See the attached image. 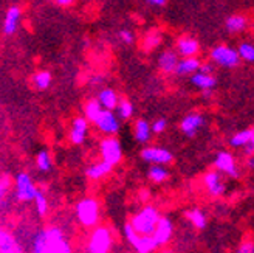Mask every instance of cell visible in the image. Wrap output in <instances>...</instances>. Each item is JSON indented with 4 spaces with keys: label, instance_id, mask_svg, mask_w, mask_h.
<instances>
[{
    "label": "cell",
    "instance_id": "1",
    "mask_svg": "<svg viewBox=\"0 0 254 253\" xmlns=\"http://www.w3.org/2000/svg\"><path fill=\"white\" fill-rule=\"evenodd\" d=\"M31 253H71V249L64 232L58 227H50L36 233Z\"/></svg>",
    "mask_w": 254,
    "mask_h": 253
},
{
    "label": "cell",
    "instance_id": "2",
    "mask_svg": "<svg viewBox=\"0 0 254 253\" xmlns=\"http://www.w3.org/2000/svg\"><path fill=\"white\" fill-rule=\"evenodd\" d=\"M161 214L158 213V210L152 205H146L144 208H141L138 213H135L132 219H130V225L132 229L143 236H150L155 230V225L158 222Z\"/></svg>",
    "mask_w": 254,
    "mask_h": 253
},
{
    "label": "cell",
    "instance_id": "3",
    "mask_svg": "<svg viewBox=\"0 0 254 253\" xmlns=\"http://www.w3.org/2000/svg\"><path fill=\"white\" fill-rule=\"evenodd\" d=\"M76 218L84 227H95L99 221V204L93 197H84L76 204Z\"/></svg>",
    "mask_w": 254,
    "mask_h": 253
},
{
    "label": "cell",
    "instance_id": "4",
    "mask_svg": "<svg viewBox=\"0 0 254 253\" xmlns=\"http://www.w3.org/2000/svg\"><path fill=\"white\" fill-rule=\"evenodd\" d=\"M113 244L112 232L107 227H98L90 235L87 243V253H109Z\"/></svg>",
    "mask_w": 254,
    "mask_h": 253
},
{
    "label": "cell",
    "instance_id": "5",
    "mask_svg": "<svg viewBox=\"0 0 254 253\" xmlns=\"http://www.w3.org/2000/svg\"><path fill=\"white\" fill-rule=\"evenodd\" d=\"M99 151H101V157H103L101 162L107 163L112 168L117 167L123 159V146L117 137L104 138L99 145Z\"/></svg>",
    "mask_w": 254,
    "mask_h": 253
},
{
    "label": "cell",
    "instance_id": "6",
    "mask_svg": "<svg viewBox=\"0 0 254 253\" xmlns=\"http://www.w3.org/2000/svg\"><path fill=\"white\" fill-rule=\"evenodd\" d=\"M14 185H16V197L20 202H31L36 199L39 189L34 185L31 175L28 172H19L14 177Z\"/></svg>",
    "mask_w": 254,
    "mask_h": 253
},
{
    "label": "cell",
    "instance_id": "7",
    "mask_svg": "<svg viewBox=\"0 0 254 253\" xmlns=\"http://www.w3.org/2000/svg\"><path fill=\"white\" fill-rule=\"evenodd\" d=\"M214 167H215V171L228 175L230 179H239L240 177V171L236 165V160L233 154L228 153V151H219V153L215 154Z\"/></svg>",
    "mask_w": 254,
    "mask_h": 253
},
{
    "label": "cell",
    "instance_id": "8",
    "mask_svg": "<svg viewBox=\"0 0 254 253\" xmlns=\"http://www.w3.org/2000/svg\"><path fill=\"white\" fill-rule=\"evenodd\" d=\"M141 159L146 163L150 165H160V167H166L174 160V154L166 148H160V146H146L141 151Z\"/></svg>",
    "mask_w": 254,
    "mask_h": 253
},
{
    "label": "cell",
    "instance_id": "9",
    "mask_svg": "<svg viewBox=\"0 0 254 253\" xmlns=\"http://www.w3.org/2000/svg\"><path fill=\"white\" fill-rule=\"evenodd\" d=\"M96 126V129L99 132H103L107 137H115L120 129H121V123L118 117L113 113L112 110H103L99 113V117L93 123Z\"/></svg>",
    "mask_w": 254,
    "mask_h": 253
},
{
    "label": "cell",
    "instance_id": "10",
    "mask_svg": "<svg viewBox=\"0 0 254 253\" xmlns=\"http://www.w3.org/2000/svg\"><path fill=\"white\" fill-rule=\"evenodd\" d=\"M211 59L215 62V64L226 67V69H234L240 62V58L236 50H233L231 47H226V45H219V47L212 48Z\"/></svg>",
    "mask_w": 254,
    "mask_h": 253
},
{
    "label": "cell",
    "instance_id": "11",
    "mask_svg": "<svg viewBox=\"0 0 254 253\" xmlns=\"http://www.w3.org/2000/svg\"><path fill=\"white\" fill-rule=\"evenodd\" d=\"M174 235V224L169 218L166 216H160L157 225H155V230L152 233V239L155 241L157 247H164Z\"/></svg>",
    "mask_w": 254,
    "mask_h": 253
},
{
    "label": "cell",
    "instance_id": "12",
    "mask_svg": "<svg viewBox=\"0 0 254 253\" xmlns=\"http://www.w3.org/2000/svg\"><path fill=\"white\" fill-rule=\"evenodd\" d=\"M203 183L206 186V191L212 197H220L226 193V183L222 179V174L217 171H208L203 175Z\"/></svg>",
    "mask_w": 254,
    "mask_h": 253
},
{
    "label": "cell",
    "instance_id": "13",
    "mask_svg": "<svg viewBox=\"0 0 254 253\" xmlns=\"http://www.w3.org/2000/svg\"><path fill=\"white\" fill-rule=\"evenodd\" d=\"M205 126V117L201 113H188V115L182 120L180 129L186 137H194L197 132Z\"/></svg>",
    "mask_w": 254,
    "mask_h": 253
},
{
    "label": "cell",
    "instance_id": "14",
    "mask_svg": "<svg viewBox=\"0 0 254 253\" xmlns=\"http://www.w3.org/2000/svg\"><path fill=\"white\" fill-rule=\"evenodd\" d=\"M87 135H88V121L85 120V117H76L70 128V142L76 146L84 145Z\"/></svg>",
    "mask_w": 254,
    "mask_h": 253
},
{
    "label": "cell",
    "instance_id": "15",
    "mask_svg": "<svg viewBox=\"0 0 254 253\" xmlns=\"http://www.w3.org/2000/svg\"><path fill=\"white\" fill-rule=\"evenodd\" d=\"M152 131H150V124L149 121L139 118L135 121V126H133V138L135 142L139 143V145H147L150 140H152Z\"/></svg>",
    "mask_w": 254,
    "mask_h": 253
},
{
    "label": "cell",
    "instance_id": "16",
    "mask_svg": "<svg viewBox=\"0 0 254 253\" xmlns=\"http://www.w3.org/2000/svg\"><path fill=\"white\" fill-rule=\"evenodd\" d=\"M96 101L104 110H112L113 112L117 107V104H118L120 98H118L117 92L113 90V88H103V90L98 93Z\"/></svg>",
    "mask_w": 254,
    "mask_h": 253
},
{
    "label": "cell",
    "instance_id": "17",
    "mask_svg": "<svg viewBox=\"0 0 254 253\" xmlns=\"http://www.w3.org/2000/svg\"><path fill=\"white\" fill-rule=\"evenodd\" d=\"M177 64H179V56L174 50H164L158 58V67L164 73H174Z\"/></svg>",
    "mask_w": 254,
    "mask_h": 253
},
{
    "label": "cell",
    "instance_id": "18",
    "mask_svg": "<svg viewBox=\"0 0 254 253\" xmlns=\"http://www.w3.org/2000/svg\"><path fill=\"white\" fill-rule=\"evenodd\" d=\"M177 48H179V53L183 58H194L198 53V42L192 37H180L179 42H177Z\"/></svg>",
    "mask_w": 254,
    "mask_h": 253
},
{
    "label": "cell",
    "instance_id": "19",
    "mask_svg": "<svg viewBox=\"0 0 254 253\" xmlns=\"http://www.w3.org/2000/svg\"><path fill=\"white\" fill-rule=\"evenodd\" d=\"M200 61L197 58H185L179 61V64L175 67V73L180 77H188V75H194L198 72Z\"/></svg>",
    "mask_w": 254,
    "mask_h": 253
},
{
    "label": "cell",
    "instance_id": "20",
    "mask_svg": "<svg viewBox=\"0 0 254 253\" xmlns=\"http://www.w3.org/2000/svg\"><path fill=\"white\" fill-rule=\"evenodd\" d=\"M228 143H230L231 148H236V149L237 148H245L250 143H254V129L250 128V129H244V131L234 134Z\"/></svg>",
    "mask_w": 254,
    "mask_h": 253
},
{
    "label": "cell",
    "instance_id": "21",
    "mask_svg": "<svg viewBox=\"0 0 254 253\" xmlns=\"http://www.w3.org/2000/svg\"><path fill=\"white\" fill-rule=\"evenodd\" d=\"M20 20V9L17 6H11L6 11L5 23H3V33L5 34H14L17 30V25Z\"/></svg>",
    "mask_w": 254,
    "mask_h": 253
},
{
    "label": "cell",
    "instance_id": "22",
    "mask_svg": "<svg viewBox=\"0 0 254 253\" xmlns=\"http://www.w3.org/2000/svg\"><path fill=\"white\" fill-rule=\"evenodd\" d=\"M190 83H192L197 88H200V90H212V88L215 87V84H217V80H215L212 75H205V73H194L192 78H190Z\"/></svg>",
    "mask_w": 254,
    "mask_h": 253
},
{
    "label": "cell",
    "instance_id": "23",
    "mask_svg": "<svg viewBox=\"0 0 254 253\" xmlns=\"http://www.w3.org/2000/svg\"><path fill=\"white\" fill-rule=\"evenodd\" d=\"M112 169L113 168L110 165H107V163L98 162V163H93V165H90L85 169V175L90 180H99V179H103V177H106Z\"/></svg>",
    "mask_w": 254,
    "mask_h": 253
},
{
    "label": "cell",
    "instance_id": "24",
    "mask_svg": "<svg viewBox=\"0 0 254 253\" xmlns=\"http://www.w3.org/2000/svg\"><path fill=\"white\" fill-rule=\"evenodd\" d=\"M36 168L41 172H50L53 169V157L47 149H41L36 154Z\"/></svg>",
    "mask_w": 254,
    "mask_h": 253
},
{
    "label": "cell",
    "instance_id": "25",
    "mask_svg": "<svg viewBox=\"0 0 254 253\" xmlns=\"http://www.w3.org/2000/svg\"><path fill=\"white\" fill-rule=\"evenodd\" d=\"M133 249H135L136 253H154L158 247H157L154 239H152V236L139 235L138 239H136V243H135V246H133Z\"/></svg>",
    "mask_w": 254,
    "mask_h": 253
},
{
    "label": "cell",
    "instance_id": "26",
    "mask_svg": "<svg viewBox=\"0 0 254 253\" xmlns=\"http://www.w3.org/2000/svg\"><path fill=\"white\" fill-rule=\"evenodd\" d=\"M186 218L190 221V224H192L197 230H205L206 225H208V218L206 214L203 213L201 210L195 208V210H189L186 211Z\"/></svg>",
    "mask_w": 254,
    "mask_h": 253
},
{
    "label": "cell",
    "instance_id": "27",
    "mask_svg": "<svg viewBox=\"0 0 254 253\" xmlns=\"http://www.w3.org/2000/svg\"><path fill=\"white\" fill-rule=\"evenodd\" d=\"M147 179L154 183H163L169 179V171L166 167H160V165H154L147 169Z\"/></svg>",
    "mask_w": 254,
    "mask_h": 253
},
{
    "label": "cell",
    "instance_id": "28",
    "mask_svg": "<svg viewBox=\"0 0 254 253\" xmlns=\"http://www.w3.org/2000/svg\"><path fill=\"white\" fill-rule=\"evenodd\" d=\"M117 117L118 120H130L133 117V104L129 99H120L117 104Z\"/></svg>",
    "mask_w": 254,
    "mask_h": 253
},
{
    "label": "cell",
    "instance_id": "29",
    "mask_svg": "<svg viewBox=\"0 0 254 253\" xmlns=\"http://www.w3.org/2000/svg\"><path fill=\"white\" fill-rule=\"evenodd\" d=\"M247 19L244 16H240V14H236V16H231V17H228L226 20V30L230 31V33H240V31H244L247 28Z\"/></svg>",
    "mask_w": 254,
    "mask_h": 253
},
{
    "label": "cell",
    "instance_id": "30",
    "mask_svg": "<svg viewBox=\"0 0 254 253\" xmlns=\"http://www.w3.org/2000/svg\"><path fill=\"white\" fill-rule=\"evenodd\" d=\"M103 110L104 109L99 106V103H98L96 99H90L85 104V109H84V112H85V120L88 123H95V120L99 117V113L103 112Z\"/></svg>",
    "mask_w": 254,
    "mask_h": 253
},
{
    "label": "cell",
    "instance_id": "31",
    "mask_svg": "<svg viewBox=\"0 0 254 253\" xmlns=\"http://www.w3.org/2000/svg\"><path fill=\"white\" fill-rule=\"evenodd\" d=\"M34 85L37 88H41V90H45V88L50 87V84H52V73L47 72V70H42V72H37L34 75Z\"/></svg>",
    "mask_w": 254,
    "mask_h": 253
},
{
    "label": "cell",
    "instance_id": "32",
    "mask_svg": "<svg viewBox=\"0 0 254 253\" xmlns=\"http://www.w3.org/2000/svg\"><path fill=\"white\" fill-rule=\"evenodd\" d=\"M16 247H17L16 239L12 238L8 232L0 230V253L12 250V249H16Z\"/></svg>",
    "mask_w": 254,
    "mask_h": 253
},
{
    "label": "cell",
    "instance_id": "33",
    "mask_svg": "<svg viewBox=\"0 0 254 253\" xmlns=\"http://www.w3.org/2000/svg\"><path fill=\"white\" fill-rule=\"evenodd\" d=\"M237 55H239V58L245 59L247 62H253L254 61V47L251 44H248V42L240 44Z\"/></svg>",
    "mask_w": 254,
    "mask_h": 253
},
{
    "label": "cell",
    "instance_id": "34",
    "mask_svg": "<svg viewBox=\"0 0 254 253\" xmlns=\"http://www.w3.org/2000/svg\"><path fill=\"white\" fill-rule=\"evenodd\" d=\"M34 202H36V211H37V214H39V216H45L47 211H48V200H47L45 194L39 191V193H37V196H36V199H34Z\"/></svg>",
    "mask_w": 254,
    "mask_h": 253
},
{
    "label": "cell",
    "instance_id": "35",
    "mask_svg": "<svg viewBox=\"0 0 254 253\" xmlns=\"http://www.w3.org/2000/svg\"><path fill=\"white\" fill-rule=\"evenodd\" d=\"M161 42V36L158 33H149L144 39V48L146 50H154L160 45Z\"/></svg>",
    "mask_w": 254,
    "mask_h": 253
},
{
    "label": "cell",
    "instance_id": "36",
    "mask_svg": "<svg viewBox=\"0 0 254 253\" xmlns=\"http://www.w3.org/2000/svg\"><path fill=\"white\" fill-rule=\"evenodd\" d=\"M138 236H139V235L132 229V225H130L129 222H126V224H124V238H126V241L133 247L135 243H136V239H138Z\"/></svg>",
    "mask_w": 254,
    "mask_h": 253
},
{
    "label": "cell",
    "instance_id": "37",
    "mask_svg": "<svg viewBox=\"0 0 254 253\" xmlns=\"http://www.w3.org/2000/svg\"><path fill=\"white\" fill-rule=\"evenodd\" d=\"M166 128H168V121H166V118H158V120H155L154 123L150 124V131H152V134H163L164 131H166Z\"/></svg>",
    "mask_w": 254,
    "mask_h": 253
},
{
    "label": "cell",
    "instance_id": "38",
    "mask_svg": "<svg viewBox=\"0 0 254 253\" xmlns=\"http://www.w3.org/2000/svg\"><path fill=\"white\" fill-rule=\"evenodd\" d=\"M120 37H121V41L126 42L127 45H130V44L133 42V34H132L129 30H123V31H120Z\"/></svg>",
    "mask_w": 254,
    "mask_h": 253
},
{
    "label": "cell",
    "instance_id": "39",
    "mask_svg": "<svg viewBox=\"0 0 254 253\" xmlns=\"http://www.w3.org/2000/svg\"><path fill=\"white\" fill-rule=\"evenodd\" d=\"M8 188H9V180H8V179L0 180V202H2V200H3V197L6 196Z\"/></svg>",
    "mask_w": 254,
    "mask_h": 253
},
{
    "label": "cell",
    "instance_id": "40",
    "mask_svg": "<svg viewBox=\"0 0 254 253\" xmlns=\"http://www.w3.org/2000/svg\"><path fill=\"white\" fill-rule=\"evenodd\" d=\"M237 253H254V246H253V243H251V241L244 243L242 246L239 247Z\"/></svg>",
    "mask_w": 254,
    "mask_h": 253
},
{
    "label": "cell",
    "instance_id": "41",
    "mask_svg": "<svg viewBox=\"0 0 254 253\" xmlns=\"http://www.w3.org/2000/svg\"><path fill=\"white\" fill-rule=\"evenodd\" d=\"M198 72L200 73H205V75H211L212 73V66L211 64H200Z\"/></svg>",
    "mask_w": 254,
    "mask_h": 253
},
{
    "label": "cell",
    "instance_id": "42",
    "mask_svg": "<svg viewBox=\"0 0 254 253\" xmlns=\"http://www.w3.org/2000/svg\"><path fill=\"white\" fill-rule=\"evenodd\" d=\"M56 2H58L59 5H62V6H68V5L73 3V0H56Z\"/></svg>",
    "mask_w": 254,
    "mask_h": 253
},
{
    "label": "cell",
    "instance_id": "43",
    "mask_svg": "<svg viewBox=\"0 0 254 253\" xmlns=\"http://www.w3.org/2000/svg\"><path fill=\"white\" fill-rule=\"evenodd\" d=\"M150 3H154V5H158V6H161V5H164L166 3V0H149Z\"/></svg>",
    "mask_w": 254,
    "mask_h": 253
},
{
    "label": "cell",
    "instance_id": "44",
    "mask_svg": "<svg viewBox=\"0 0 254 253\" xmlns=\"http://www.w3.org/2000/svg\"><path fill=\"white\" fill-rule=\"evenodd\" d=\"M247 165H248V168H251V169L254 168V167H253V165H254V162H253V157H251V159H250V160L247 162Z\"/></svg>",
    "mask_w": 254,
    "mask_h": 253
},
{
    "label": "cell",
    "instance_id": "45",
    "mask_svg": "<svg viewBox=\"0 0 254 253\" xmlns=\"http://www.w3.org/2000/svg\"><path fill=\"white\" fill-rule=\"evenodd\" d=\"M160 253H175V252H174L172 249H163V250H161Z\"/></svg>",
    "mask_w": 254,
    "mask_h": 253
}]
</instances>
